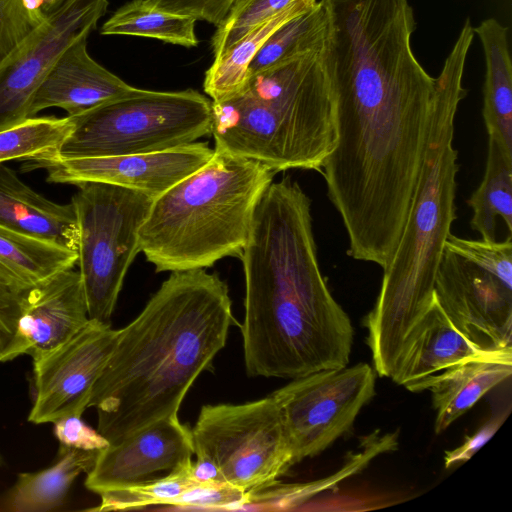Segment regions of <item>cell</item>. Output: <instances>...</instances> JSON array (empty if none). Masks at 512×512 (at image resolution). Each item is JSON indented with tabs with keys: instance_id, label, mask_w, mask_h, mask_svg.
Listing matches in <instances>:
<instances>
[{
	"instance_id": "cell-25",
	"label": "cell",
	"mask_w": 512,
	"mask_h": 512,
	"mask_svg": "<svg viewBox=\"0 0 512 512\" xmlns=\"http://www.w3.org/2000/svg\"><path fill=\"white\" fill-rule=\"evenodd\" d=\"M473 215L471 228L486 241H496L500 218L509 234L512 232V155L488 137L484 176L480 185L467 200Z\"/></svg>"
},
{
	"instance_id": "cell-4",
	"label": "cell",
	"mask_w": 512,
	"mask_h": 512,
	"mask_svg": "<svg viewBox=\"0 0 512 512\" xmlns=\"http://www.w3.org/2000/svg\"><path fill=\"white\" fill-rule=\"evenodd\" d=\"M466 56L450 51L440 76L427 150L395 253L383 269L377 300L367 314V345L375 372L391 377L403 342L429 306L444 244L456 220L458 152L454 121L466 95Z\"/></svg>"
},
{
	"instance_id": "cell-33",
	"label": "cell",
	"mask_w": 512,
	"mask_h": 512,
	"mask_svg": "<svg viewBox=\"0 0 512 512\" xmlns=\"http://www.w3.org/2000/svg\"><path fill=\"white\" fill-rule=\"evenodd\" d=\"M155 8L178 15L205 20L216 27L229 13L235 0H147Z\"/></svg>"
},
{
	"instance_id": "cell-36",
	"label": "cell",
	"mask_w": 512,
	"mask_h": 512,
	"mask_svg": "<svg viewBox=\"0 0 512 512\" xmlns=\"http://www.w3.org/2000/svg\"><path fill=\"white\" fill-rule=\"evenodd\" d=\"M191 476L196 484L223 482L216 465L204 456H196V461H192Z\"/></svg>"
},
{
	"instance_id": "cell-3",
	"label": "cell",
	"mask_w": 512,
	"mask_h": 512,
	"mask_svg": "<svg viewBox=\"0 0 512 512\" xmlns=\"http://www.w3.org/2000/svg\"><path fill=\"white\" fill-rule=\"evenodd\" d=\"M234 323L226 283L206 269L171 272L139 315L118 329L88 405L116 443L170 416L226 344Z\"/></svg>"
},
{
	"instance_id": "cell-1",
	"label": "cell",
	"mask_w": 512,
	"mask_h": 512,
	"mask_svg": "<svg viewBox=\"0 0 512 512\" xmlns=\"http://www.w3.org/2000/svg\"><path fill=\"white\" fill-rule=\"evenodd\" d=\"M336 139L321 173L347 254L384 268L419 181L440 76L416 59L407 0H322Z\"/></svg>"
},
{
	"instance_id": "cell-8",
	"label": "cell",
	"mask_w": 512,
	"mask_h": 512,
	"mask_svg": "<svg viewBox=\"0 0 512 512\" xmlns=\"http://www.w3.org/2000/svg\"><path fill=\"white\" fill-rule=\"evenodd\" d=\"M434 296L470 340L485 350L512 347V236L486 241L448 236Z\"/></svg>"
},
{
	"instance_id": "cell-27",
	"label": "cell",
	"mask_w": 512,
	"mask_h": 512,
	"mask_svg": "<svg viewBox=\"0 0 512 512\" xmlns=\"http://www.w3.org/2000/svg\"><path fill=\"white\" fill-rule=\"evenodd\" d=\"M72 127L68 116H34L0 130V164L24 161L23 170L31 171L42 163L57 159Z\"/></svg>"
},
{
	"instance_id": "cell-15",
	"label": "cell",
	"mask_w": 512,
	"mask_h": 512,
	"mask_svg": "<svg viewBox=\"0 0 512 512\" xmlns=\"http://www.w3.org/2000/svg\"><path fill=\"white\" fill-rule=\"evenodd\" d=\"M191 428L178 415L156 421L98 452L85 487L105 490L163 476L192 460Z\"/></svg>"
},
{
	"instance_id": "cell-26",
	"label": "cell",
	"mask_w": 512,
	"mask_h": 512,
	"mask_svg": "<svg viewBox=\"0 0 512 512\" xmlns=\"http://www.w3.org/2000/svg\"><path fill=\"white\" fill-rule=\"evenodd\" d=\"M328 36V14L324 2L290 19L277 28L261 46L249 65L255 73L322 50Z\"/></svg>"
},
{
	"instance_id": "cell-14",
	"label": "cell",
	"mask_w": 512,
	"mask_h": 512,
	"mask_svg": "<svg viewBox=\"0 0 512 512\" xmlns=\"http://www.w3.org/2000/svg\"><path fill=\"white\" fill-rule=\"evenodd\" d=\"M207 142L139 154L57 158L37 169L47 171L49 183L80 185L104 183L142 192L153 199L194 173L213 156Z\"/></svg>"
},
{
	"instance_id": "cell-7",
	"label": "cell",
	"mask_w": 512,
	"mask_h": 512,
	"mask_svg": "<svg viewBox=\"0 0 512 512\" xmlns=\"http://www.w3.org/2000/svg\"><path fill=\"white\" fill-rule=\"evenodd\" d=\"M71 118L58 158L164 151L211 135L212 101L193 89H139Z\"/></svg>"
},
{
	"instance_id": "cell-30",
	"label": "cell",
	"mask_w": 512,
	"mask_h": 512,
	"mask_svg": "<svg viewBox=\"0 0 512 512\" xmlns=\"http://www.w3.org/2000/svg\"><path fill=\"white\" fill-rule=\"evenodd\" d=\"M295 0H235L229 13L217 26L211 45L214 58L257 25L281 12Z\"/></svg>"
},
{
	"instance_id": "cell-2",
	"label": "cell",
	"mask_w": 512,
	"mask_h": 512,
	"mask_svg": "<svg viewBox=\"0 0 512 512\" xmlns=\"http://www.w3.org/2000/svg\"><path fill=\"white\" fill-rule=\"evenodd\" d=\"M240 259L248 376L295 379L348 365L354 328L320 270L311 199L298 182L266 188Z\"/></svg>"
},
{
	"instance_id": "cell-5",
	"label": "cell",
	"mask_w": 512,
	"mask_h": 512,
	"mask_svg": "<svg viewBox=\"0 0 512 512\" xmlns=\"http://www.w3.org/2000/svg\"><path fill=\"white\" fill-rule=\"evenodd\" d=\"M211 135L215 151L255 160L275 173L321 172L336 139L325 47L255 73L240 94L212 102Z\"/></svg>"
},
{
	"instance_id": "cell-35",
	"label": "cell",
	"mask_w": 512,
	"mask_h": 512,
	"mask_svg": "<svg viewBox=\"0 0 512 512\" xmlns=\"http://www.w3.org/2000/svg\"><path fill=\"white\" fill-rule=\"evenodd\" d=\"M498 426V423L492 422L469 438L462 446L446 452L444 458L445 467H450L454 463L469 459L493 435Z\"/></svg>"
},
{
	"instance_id": "cell-28",
	"label": "cell",
	"mask_w": 512,
	"mask_h": 512,
	"mask_svg": "<svg viewBox=\"0 0 512 512\" xmlns=\"http://www.w3.org/2000/svg\"><path fill=\"white\" fill-rule=\"evenodd\" d=\"M196 21L190 16L159 10L147 0H132L121 6L104 22L100 33L149 37L191 48L199 43L195 33Z\"/></svg>"
},
{
	"instance_id": "cell-22",
	"label": "cell",
	"mask_w": 512,
	"mask_h": 512,
	"mask_svg": "<svg viewBox=\"0 0 512 512\" xmlns=\"http://www.w3.org/2000/svg\"><path fill=\"white\" fill-rule=\"evenodd\" d=\"M99 451H84L60 445L55 462L37 472L18 474L4 500V509L14 512H45L64 504L81 473L93 467Z\"/></svg>"
},
{
	"instance_id": "cell-38",
	"label": "cell",
	"mask_w": 512,
	"mask_h": 512,
	"mask_svg": "<svg viewBox=\"0 0 512 512\" xmlns=\"http://www.w3.org/2000/svg\"><path fill=\"white\" fill-rule=\"evenodd\" d=\"M2 464H3V459H2V457H1V455H0V466H1Z\"/></svg>"
},
{
	"instance_id": "cell-21",
	"label": "cell",
	"mask_w": 512,
	"mask_h": 512,
	"mask_svg": "<svg viewBox=\"0 0 512 512\" xmlns=\"http://www.w3.org/2000/svg\"><path fill=\"white\" fill-rule=\"evenodd\" d=\"M473 31L482 43L485 57L482 114L486 131L512 155V64L507 28L488 18Z\"/></svg>"
},
{
	"instance_id": "cell-9",
	"label": "cell",
	"mask_w": 512,
	"mask_h": 512,
	"mask_svg": "<svg viewBox=\"0 0 512 512\" xmlns=\"http://www.w3.org/2000/svg\"><path fill=\"white\" fill-rule=\"evenodd\" d=\"M153 198L137 190L84 183L72 196L77 263L89 319L110 323L127 270L140 252L139 231Z\"/></svg>"
},
{
	"instance_id": "cell-23",
	"label": "cell",
	"mask_w": 512,
	"mask_h": 512,
	"mask_svg": "<svg viewBox=\"0 0 512 512\" xmlns=\"http://www.w3.org/2000/svg\"><path fill=\"white\" fill-rule=\"evenodd\" d=\"M78 253L0 226V282L16 293L74 268Z\"/></svg>"
},
{
	"instance_id": "cell-17",
	"label": "cell",
	"mask_w": 512,
	"mask_h": 512,
	"mask_svg": "<svg viewBox=\"0 0 512 512\" xmlns=\"http://www.w3.org/2000/svg\"><path fill=\"white\" fill-rule=\"evenodd\" d=\"M87 39L73 42L54 63L33 95L29 117L52 107L74 116L139 90L98 64L87 51Z\"/></svg>"
},
{
	"instance_id": "cell-11",
	"label": "cell",
	"mask_w": 512,
	"mask_h": 512,
	"mask_svg": "<svg viewBox=\"0 0 512 512\" xmlns=\"http://www.w3.org/2000/svg\"><path fill=\"white\" fill-rule=\"evenodd\" d=\"M376 372L367 363L320 370L272 392L284 419L292 465L315 457L353 426L375 396Z\"/></svg>"
},
{
	"instance_id": "cell-32",
	"label": "cell",
	"mask_w": 512,
	"mask_h": 512,
	"mask_svg": "<svg viewBox=\"0 0 512 512\" xmlns=\"http://www.w3.org/2000/svg\"><path fill=\"white\" fill-rule=\"evenodd\" d=\"M53 423L54 435L62 446L84 451H101L110 444L98 430L87 425L81 416L69 415Z\"/></svg>"
},
{
	"instance_id": "cell-10",
	"label": "cell",
	"mask_w": 512,
	"mask_h": 512,
	"mask_svg": "<svg viewBox=\"0 0 512 512\" xmlns=\"http://www.w3.org/2000/svg\"><path fill=\"white\" fill-rule=\"evenodd\" d=\"M191 431L194 455L210 459L223 482L249 501L293 466L282 410L271 394L242 404L204 405Z\"/></svg>"
},
{
	"instance_id": "cell-6",
	"label": "cell",
	"mask_w": 512,
	"mask_h": 512,
	"mask_svg": "<svg viewBox=\"0 0 512 512\" xmlns=\"http://www.w3.org/2000/svg\"><path fill=\"white\" fill-rule=\"evenodd\" d=\"M276 173L260 162L215 151L153 200L139 247L156 272L206 269L245 247L260 197Z\"/></svg>"
},
{
	"instance_id": "cell-37",
	"label": "cell",
	"mask_w": 512,
	"mask_h": 512,
	"mask_svg": "<svg viewBox=\"0 0 512 512\" xmlns=\"http://www.w3.org/2000/svg\"><path fill=\"white\" fill-rule=\"evenodd\" d=\"M30 6L44 14L59 7L65 0H28Z\"/></svg>"
},
{
	"instance_id": "cell-34",
	"label": "cell",
	"mask_w": 512,
	"mask_h": 512,
	"mask_svg": "<svg viewBox=\"0 0 512 512\" xmlns=\"http://www.w3.org/2000/svg\"><path fill=\"white\" fill-rule=\"evenodd\" d=\"M20 293L0 282V358L8 349L15 332Z\"/></svg>"
},
{
	"instance_id": "cell-19",
	"label": "cell",
	"mask_w": 512,
	"mask_h": 512,
	"mask_svg": "<svg viewBox=\"0 0 512 512\" xmlns=\"http://www.w3.org/2000/svg\"><path fill=\"white\" fill-rule=\"evenodd\" d=\"M511 373L512 347H509L469 358L404 387L412 392L430 390L436 411L434 430L440 434Z\"/></svg>"
},
{
	"instance_id": "cell-13",
	"label": "cell",
	"mask_w": 512,
	"mask_h": 512,
	"mask_svg": "<svg viewBox=\"0 0 512 512\" xmlns=\"http://www.w3.org/2000/svg\"><path fill=\"white\" fill-rule=\"evenodd\" d=\"M107 7L108 0H65L0 66V130L29 118L33 95L54 63L73 42L89 36Z\"/></svg>"
},
{
	"instance_id": "cell-20",
	"label": "cell",
	"mask_w": 512,
	"mask_h": 512,
	"mask_svg": "<svg viewBox=\"0 0 512 512\" xmlns=\"http://www.w3.org/2000/svg\"><path fill=\"white\" fill-rule=\"evenodd\" d=\"M0 226L78 251L72 202L59 204L45 198L4 164H0Z\"/></svg>"
},
{
	"instance_id": "cell-16",
	"label": "cell",
	"mask_w": 512,
	"mask_h": 512,
	"mask_svg": "<svg viewBox=\"0 0 512 512\" xmlns=\"http://www.w3.org/2000/svg\"><path fill=\"white\" fill-rule=\"evenodd\" d=\"M89 321L78 270H62L20 293L13 339L0 362L27 354L32 359L56 349Z\"/></svg>"
},
{
	"instance_id": "cell-12",
	"label": "cell",
	"mask_w": 512,
	"mask_h": 512,
	"mask_svg": "<svg viewBox=\"0 0 512 512\" xmlns=\"http://www.w3.org/2000/svg\"><path fill=\"white\" fill-rule=\"evenodd\" d=\"M118 329L89 319L56 349L33 359L34 400L28 421L53 423L81 416L115 347Z\"/></svg>"
},
{
	"instance_id": "cell-31",
	"label": "cell",
	"mask_w": 512,
	"mask_h": 512,
	"mask_svg": "<svg viewBox=\"0 0 512 512\" xmlns=\"http://www.w3.org/2000/svg\"><path fill=\"white\" fill-rule=\"evenodd\" d=\"M45 15L28 0H0V66L22 47Z\"/></svg>"
},
{
	"instance_id": "cell-29",
	"label": "cell",
	"mask_w": 512,
	"mask_h": 512,
	"mask_svg": "<svg viewBox=\"0 0 512 512\" xmlns=\"http://www.w3.org/2000/svg\"><path fill=\"white\" fill-rule=\"evenodd\" d=\"M192 460L152 480L105 490L98 495L95 511H122L149 506H175L179 496L196 484L191 476Z\"/></svg>"
},
{
	"instance_id": "cell-18",
	"label": "cell",
	"mask_w": 512,
	"mask_h": 512,
	"mask_svg": "<svg viewBox=\"0 0 512 512\" xmlns=\"http://www.w3.org/2000/svg\"><path fill=\"white\" fill-rule=\"evenodd\" d=\"M490 351L456 327L433 293L429 306L407 334L390 378L405 386Z\"/></svg>"
},
{
	"instance_id": "cell-24",
	"label": "cell",
	"mask_w": 512,
	"mask_h": 512,
	"mask_svg": "<svg viewBox=\"0 0 512 512\" xmlns=\"http://www.w3.org/2000/svg\"><path fill=\"white\" fill-rule=\"evenodd\" d=\"M318 0H295L281 12L254 27L222 55L214 58L203 88L213 103L235 97L249 81V65L268 37L290 19L316 6Z\"/></svg>"
}]
</instances>
